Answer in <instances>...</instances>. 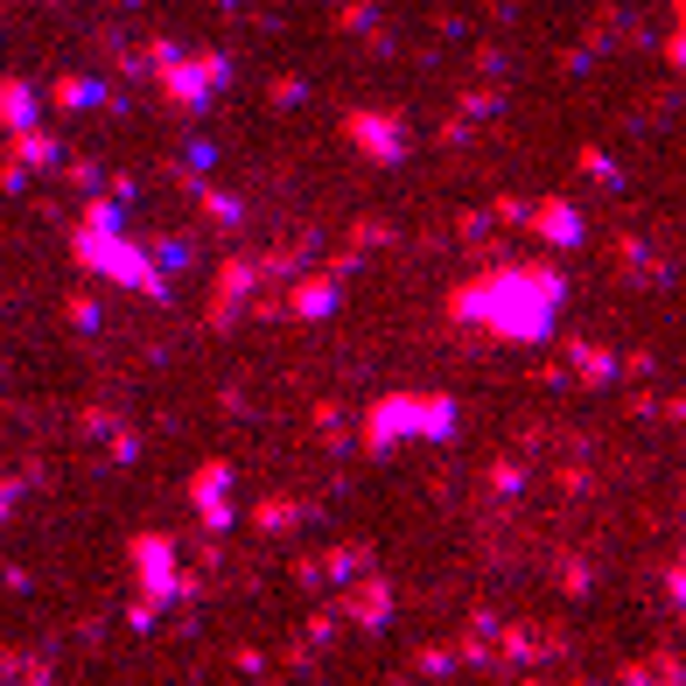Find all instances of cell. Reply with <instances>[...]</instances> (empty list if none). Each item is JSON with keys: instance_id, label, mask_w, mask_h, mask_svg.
I'll use <instances>...</instances> for the list:
<instances>
[{"instance_id": "obj_1", "label": "cell", "mask_w": 686, "mask_h": 686, "mask_svg": "<svg viewBox=\"0 0 686 686\" xmlns=\"http://www.w3.org/2000/svg\"><path fill=\"white\" fill-rule=\"evenodd\" d=\"M455 316L484 322L511 343H540L561 316V274L546 266H505V274H484L469 288H455Z\"/></svg>"}, {"instance_id": "obj_2", "label": "cell", "mask_w": 686, "mask_h": 686, "mask_svg": "<svg viewBox=\"0 0 686 686\" xmlns=\"http://www.w3.org/2000/svg\"><path fill=\"white\" fill-rule=\"evenodd\" d=\"M407 434L449 442V434H455V399H413V392H399V399H386V407H372V421H365V442L372 449H392V442H407Z\"/></svg>"}, {"instance_id": "obj_3", "label": "cell", "mask_w": 686, "mask_h": 686, "mask_svg": "<svg viewBox=\"0 0 686 686\" xmlns=\"http://www.w3.org/2000/svg\"><path fill=\"white\" fill-rule=\"evenodd\" d=\"M78 259H91V274L106 280H126V288L155 295V266H147V253H133V245H120V232H78Z\"/></svg>"}, {"instance_id": "obj_4", "label": "cell", "mask_w": 686, "mask_h": 686, "mask_svg": "<svg viewBox=\"0 0 686 686\" xmlns=\"http://www.w3.org/2000/svg\"><path fill=\"white\" fill-rule=\"evenodd\" d=\"M133 561H141V582L155 588V602L176 596V554H168L162 532H147V540H133Z\"/></svg>"}, {"instance_id": "obj_5", "label": "cell", "mask_w": 686, "mask_h": 686, "mask_svg": "<svg viewBox=\"0 0 686 686\" xmlns=\"http://www.w3.org/2000/svg\"><path fill=\"white\" fill-rule=\"evenodd\" d=\"M203 85H211V91L224 85V56H203L197 70H168V91H176V106H203V99H197Z\"/></svg>"}, {"instance_id": "obj_6", "label": "cell", "mask_w": 686, "mask_h": 686, "mask_svg": "<svg viewBox=\"0 0 686 686\" xmlns=\"http://www.w3.org/2000/svg\"><path fill=\"white\" fill-rule=\"evenodd\" d=\"M224 484H232V469H224V463H211V469L197 476V511H203V519H211L218 532L232 525V505H224Z\"/></svg>"}, {"instance_id": "obj_7", "label": "cell", "mask_w": 686, "mask_h": 686, "mask_svg": "<svg viewBox=\"0 0 686 686\" xmlns=\"http://www.w3.org/2000/svg\"><path fill=\"white\" fill-rule=\"evenodd\" d=\"M29 120H35V91H29L22 78H0V126L22 133Z\"/></svg>"}, {"instance_id": "obj_8", "label": "cell", "mask_w": 686, "mask_h": 686, "mask_svg": "<svg viewBox=\"0 0 686 686\" xmlns=\"http://www.w3.org/2000/svg\"><path fill=\"white\" fill-rule=\"evenodd\" d=\"M14 162H22V168H56V162H64V141H49V133H14Z\"/></svg>"}, {"instance_id": "obj_9", "label": "cell", "mask_w": 686, "mask_h": 686, "mask_svg": "<svg viewBox=\"0 0 686 686\" xmlns=\"http://www.w3.org/2000/svg\"><path fill=\"white\" fill-rule=\"evenodd\" d=\"M532 224H540L554 245H582V218L567 211V203H540V211H532Z\"/></svg>"}, {"instance_id": "obj_10", "label": "cell", "mask_w": 686, "mask_h": 686, "mask_svg": "<svg viewBox=\"0 0 686 686\" xmlns=\"http://www.w3.org/2000/svg\"><path fill=\"white\" fill-rule=\"evenodd\" d=\"M351 133L372 147L378 162H399V126H392V120H351Z\"/></svg>"}, {"instance_id": "obj_11", "label": "cell", "mask_w": 686, "mask_h": 686, "mask_svg": "<svg viewBox=\"0 0 686 686\" xmlns=\"http://www.w3.org/2000/svg\"><path fill=\"white\" fill-rule=\"evenodd\" d=\"M295 309H301V316H330V309H336V280H309V288L295 295Z\"/></svg>"}, {"instance_id": "obj_12", "label": "cell", "mask_w": 686, "mask_h": 686, "mask_svg": "<svg viewBox=\"0 0 686 686\" xmlns=\"http://www.w3.org/2000/svg\"><path fill=\"white\" fill-rule=\"evenodd\" d=\"M99 99H106V91L91 85V78H64V85H56V106H70V112H85V106H99Z\"/></svg>"}, {"instance_id": "obj_13", "label": "cell", "mask_w": 686, "mask_h": 686, "mask_svg": "<svg viewBox=\"0 0 686 686\" xmlns=\"http://www.w3.org/2000/svg\"><path fill=\"white\" fill-rule=\"evenodd\" d=\"M351 617H357V623H386V617H392V602H386V588H365V596H357V602H351Z\"/></svg>"}, {"instance_id": "obj_14", "label": "cell", "mask_w": 686, "mask_h": 686, "mask_svg": "<svg viewBox=\"0 0 686 686\" xmlns=\"http://www.w3.org/2000/svg\"><path fill=\"white\" fill-rule=\"evenodd\" d=\"M85 232H120V203H91V211H85Z\"/></svg>"}, {"instance_id": "obj_15", "label": "cell", "mask_w": 686, "mask_h": 686, "mask_svg": "<svg viewBox=\"0 0 686 686\" xmlns=\"http://www.w3.org/2000/svg\"><path fill=\"white\" fill-rule=\"evenodd\" d=\"M575 365L596 372V378H609V372H617V357H609V351H575Z\"/></svg>"}, {"instance_id": "obj_16", "label": "cell", "mask_w": 686, "mask_h": 686, "mask_svg": "<svg viewBox=\"0 0 686 686\" xmlns=\"http://www.w3.org/2000/svg\"><path fill=\"white\" fill-rule=\"evenodd\" d=\"M8 498H14V484H0V511H8Z\"/></svg>"}]
</instances>
